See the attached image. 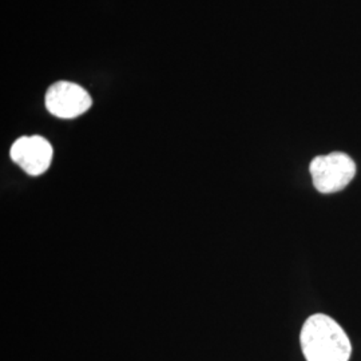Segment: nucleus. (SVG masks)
<instances>
[{
  "label": "nucleus",
  "mask_w": 361,
  "mask_h": 361,
  "mask_svg": "<svg viewBox=\"0 0 361 361\" xmlns=\"http://www.w3.org/2000/svg\"><path fill=\"white\" fill-rule=\"evenodd\" d=\"M300 344L307 361H349L352 355L345 331L323 313L307 319L300 334Z\"/></svg>",
  "instance_id": "nucleus-1"
},
{
  "label": "nucleus",
  "mask_w": 361,
  "mask_h": 361,
  "mask_svg": "<svg viewBox=\"0 0 361 361\" xmlns=\"http://www.w3.org/2000/svg\"><path fill=\"white\" fill-rule=\"evenodd\" d=\"M313 186L323 194L337 193L344 190L356 176V164L345 153L334 152L317 155L310 165Z\"/></svg>",
  "instance_id": "nucleus-2"
},
{
  "label": "nucleus",
  "mask_w": 361,
  "mask_h": 361,
  "mask_svg": "<svg viewBox=\"0 0 361 361\" xmlns=\"http://www.w3.org/2000/svg\"><path fill=\"white\" fill-rule=\"evenodd\" d=\"M46 109L61 119H73L90 110L91 95L82 86L61 80L54 83L46 92Z\"/></svg>",
  "instance_id": "nucleus-3"
},
{
  "label": "nucleus",
  "mask_w": 361,
  "mask_h": 361,
  "mask_svg": "<svg viewBox=\"0 0 361 361\" xmlns=\"http://www.w3.org/2000/svg\"><path fill=\"white\" fill-rule=\"evenodd\" d=\"M51 143L40 135L20 137L11 146L10 157L28 176L38 177L51 165Z\"/></svg>",
  "instance_id": "nucleus-4"
}]
</instances>
